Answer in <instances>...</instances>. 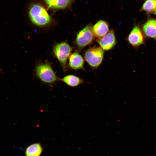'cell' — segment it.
Listing matches in <instances>:
<instances>
[{"label":"cell","mask_w":156,"mask_h":156,"mask_svg":"<svg viewBox=\"0 0 156 156\" xmlns=\"http://www.w3.org/2000/svg\"><path fill=\"white\" fill-rule=\"evenodd\" d=\"M36 77L43 83L53 86L59 80L51 66L47 63L38 65L35 69Z\"/></svg>","instance_id":"1"},{"label":"cell","mask_w":156,"mask_h":156,"mask_svg":"<svg viewBox=\"0 0 156 156\" xmlns=\"http://www.w3.org/2000/svg\"><path fill=\"white\" fill-rule=\"evenodd\" d=\"M29 14L31 20L37 26H44L51 22V17L47 11L39 5H33L29 9Z\"/></svg>","instance_id":"2"},{"label":"cell","mask_w":156,"mask_h":156,"mask_svg":"<svg viewBox=\"0 0 156 156\" xmlns=\"http://www.w3.org/2000/svg\"><path fill=\"white\" fill-rule=\"evenodd\" d=\"M104 54V50L102 48L94 47L86 51L84 57L90 66L93 68H96L101 63Z\"/></svg>","instance_id":"3"},{"label":"cell","mask_w":156,"mask_h":156,"mask_svg":"<svg viewBox=\"0 0 156 156\" xmlns=\"http://www.w3.org/2000/svg\"><path fill=\"white\" fill-rule=\"evenodd\" d=\"M71 51V47L65 42L56 44L53 48L54 55L60 62L64 71L67 70L66 62Z\"/></svg>","instance_id":"4"},{"label":"cell","mask_w":156,"mask_h":156,"mask_svg":"<svg viewBox=\"0 0 156 156\" xmlns=\"http://www.w3.org/2000/svg\"><path fill=\"white\" fill-rule=\"evenodd\" d=\"M91 24L86 25L77 34L76 42L77 46L82 48L90 44L93 41L94 35Z\"/></svg>","instance_id":"5"},{"label":"cell","mask_w":156,"mask_h":156,"mask_svg":"<svg viewBox=\"0 0 156 156\" xmlns=\"http://www.w3.org/2000/svg\"><path fill=\"white\" fill-rule=\"evenodd\" d=\"M127 39L129 43L135 47H138L144 43V34L139 25H135L133 27Z\"/></svg>","instance_id":"6"},{"label":"cell","mask_w":156,"mask_h":156,"mask_svg":"<svg viewBox=\"0 0 156 156\" xmlns=\"http://www.w3.org/2000/svg\"><path fill=\"white\" fill-rule=\"evenodd\" d=\"M96 40L101 48L105 50L111 49L116 43L115 34L112 30L109 31L104 36L97 38Z\"/></svg>","instance_id":"7"},{"label":"cell","mask_w":156,"mask_h":156,"mask_svg":"<svg viewBox=\"0 0 156 156\" xmlns=\"http://www.w3.org/2000/svg\"><path fill=\"white\" fill-rule=\"evenodd\" d=\"M142 29L146 37L156 41V19L149 18L142 26Z\"/></svg>","instance_id":"8"},{"label":"cell","mask_w":156,"mask_h":156,"mask_svg":"<svg viewBox=\"0 0 156 156\" xmlns=\"http://www.w3.org/2000/svg\"><path fill=\"white\" fill-rule=\"evenodd\" d=\"M69 64L70 67L73 69L84 70L83 59L78 52H75L70 55Z\"/></svg>","instance_id":"9"},{"label":"cell","mask_w":156,"mask_h":156,"mask_svg":"<svg viewBox=\"0 0 156 156\" xmlns=\"http://www.w3.org/2000/svg\"><path fill=\"white\" fill-rule=\"evenodd\" d=\"M109 26L105 21L100 20L92 27V30L94 36L97 38L104 36L109 31Z\"/></svg>","instance_id":"10"},{"label":"cell","mask_w":156,"mask_h":156,"mask_svg":"<svg viewBox=\"0 0 156 156\" xmlns=\"http://www.w3.org/2000/svg\"><path fill=\"white\" fill-rule=\"evenodd\" d=\"M59 80L71 87H77L84 82L82 79L73 75H66L62 78H59Z\"/></svg>","instance_id":"11"},{"label":"cell","mask_w":156,"mask_h":156,"mask_svg":"<svg viewBox=\"0 0 156 156\" xmlns=\"http://www.w3.org/2000/svg\"><path fill=\"white\" fill-rule=\"evenodd\" d=\"M48 6L52 9L65 8L69 6L72 0H43Z\"/></svg>","instance_id":"12"},{"label":"cell","mask_w":156,"mask_h":156,"mask_svg":"<svg viewBox=\"0 0 156 156\" xmlns=\"http://www.w3.org/2000/svg\"><path fill=\"white\" fill-rule=\"evenodd\" d=\"M43 148L40 143H35L28 146L25 151L26 156H40Z\"/></svg>","instance_id":"13"},{"label":"cell","mask_w":156,"mask_h":156,"mask_svg":"<svg viewBox=\"0 0 156 156\" xmlns=\"http://www.w3.org/2000/svg\"><path fill=\"white\" fill-rule=\"evenodd\" d=\"M156 10V0H145L140 10L147 14L153 13Z\"/></svg>","instance_id":"14"},{"label":"cell","mask_w":156,"mask_h":156,"mask_svg":"<svg viewBox=\"0 0 156 156\" xmlns=\"http://www.w3.org/2000/svg\"><path fill=\"white\" fill-rule=\"evenodd\" d=\"M153 14H154L155 16H156V10L155 11L153 12Z\"/></svg>","instance_id":"15"}]
</instances>
